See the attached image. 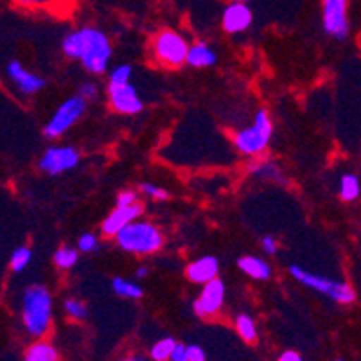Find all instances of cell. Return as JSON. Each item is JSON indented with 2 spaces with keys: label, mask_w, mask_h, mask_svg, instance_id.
<instances>
[{
  "label": "cell",
  "mask_w": 361,
  "mask_h": 361,
  "mask_svg": "<svg viewBox=\"0 0 361 361\" xmlns=\"http://www.w3.org/2000/svg\"><path fill=\"white\" fill-rule=\"evenodd\" d=\"M322 25L334 40L349 36V0H322Z\"/></svg>",
  "instance_id": "ba28073f"
},
{
  "label": "cell",
  "mask_w": 361,
  "mask_h": 361,
  "mask_svg": "<svg viewBox=\"0 0 361 361\" xmlns=\"http://www.w3.org/2000/svg\"><path fill=\"white\" fill-rule=\"evenodd\" d=\"M176 343H178V341H176L175 338H171V336L160 338L155 345H151L149 357L153 361H169V357H171V354H173V350H175Z\"/></svg>",
  "instance_id": "cb8c5ba5"
},
{
  "label": "cell",
  "mask_w": 361,
  "mask_h": 361,
  "mask_svg": "<svg viewBox=\"0 0 361 361\" xmlns=\"http://www.w3.org/2000/svg\"><path fill=\"white\" fill-rule=\"evenodd\" d=\"M139 191L142 192L144 196H147V198L159 200V202H164V200L169 198V192H167L166 189H162V187L155 185V183H151V182H142V183H140Z\"/></svg>",
  "instance_id": "f1b7e54d"
},
{
  "label": "cell",
  "mask_w": 361,
  "mask_h": 361,
  "mask_svg": "<svg viewBox=\"0 0 361 361\" xmlns=\"http://www.w3.org/2000/svg\"><path fill=\"white\" fill-rule=\"evenodd\" d=\"M277 361H304V360H302V356L297 353V350H284V353L279 356Z\"/></svg>",
  "instance_id": "d590c367"
},
{
  "label": "cell",
  "mask_w": 361,
  "mask_h": 361,
  "mask_svg": "<svg viewBox=\"0 0 361 361\" xmlns=\"http://www.w3.org/2000/svg\"><path fill=\"white\" fill-rule=\"evenodd\" d=\"M80 164V151L72 146H51L38 160V169L49 176L63 175Z\"/></svg>",
  "instance_id": "9c48e42d"
},
{
  "label": "cell",
  "mask_w": 361,
  "mask_h": 361,
  "mask_svg": "<svg viewBox=\"0 0 361 361\" xmlns=\"http://www.w3.org/2000/svg\"><path fill=\"white\" fill-rule=\"evenodd\" d=\"M338 195L343 202H354L361 196V180L357 175L347 173L340 178V185H338Z\"/></svg>",
  "instance_id": "ffe728a7"
},
{
  "label": "cell",
  "mask_w": 361,
  "mask_h": 361,
  "mask_svg": "<svg viewBox=\"0 0 361 361\" xmlns=\"http://www.w3.org/2000/svg\"><path fill=\"white\" fill-rule=\"evenodd\" d=\"M139 203V192L133 191V189H124L117 195L116 200V207H130Z\"/></svg>",
  "instance_id": "1f68e13d"
},
{
  "label": "cell",
  "mask_w": 361,
  "mask_h": 361,
  "mask_svg": "<svg viewBox=\"0 0 361 361\" xmlns=\"http://www.w3.org/2000/svg\"><path fill=\"white\" fill-rule=\"evenodd\" d=\"M261 248L264 250V254L277 255L279 254V241L274 238V235H264L261 241Z\"/></svg>",
  "instance_id": "d6a6232c"
},
{
  "label": "cell",
  "mask_w": 361,
  "mask_h": 361,
  "mask_svg": "<svg viewBox=\"0 0 361 361\" xmlns=\"http://www.w3.org/2000/svg\"><path fill=\"white\" fill-rule=\"evenodd\" d=\"M144 205L140 202L130 207H116V209L104 218V221L101 223V234L106 235V238H116L124 226L140 219Z\"/></svg>",
  "instance_id": "5bb4252c"
},
{
  "label": "cell",
  "mask_w": 361,
  "mask_h": 361,
  "mask_svg": "<svg viewBox=\"0 0 361 361\" xmlns=\"http://www.w3.org/2000/svg\"><path fill=\"white\" fill-rule=\"evenodd\" d=\"M111 290L117 297L121 298H130V300H140L144 297L142 286H139L135 281L124 277H116L111 281Z\"/></svg>",
  "instance_id": "d6986e66"
},
{
  "label": "cell",
  "mask_w": 361,
  "mask_h": 361,
  "mask_svg": "<svg viewBox=\"0 0 361 361\" xmlns=\"http://www.w3.org/2000/svg\"><path fill=\"white\" fill-rule=\"evenodd\" d=\"M225 282L221 279H214L212 282L205 284L202 288V293L200 297L192 302V311L198 314L200 318H209L214 317L221 311L223 304H225Z\"/></svg>",
  "instance_id": "8fae6325"
},
{
  "label": "cell",
  "mask_w": 361,
  "mask_h": 361,
  "mask_svg": "<svg viewBox=\"0 0 361 361\" xmlns=\"http://www.w3.org/2000/svg\"><path fill=\"white\" fill-rule=\"evenodd\" d=\"M78 96H81L87 101H94L99 97V85L94 83V81H85L78 88Z\"/></svg>",
  "instance_id": "4dcf8cb0"
},
{
  "label": "cell",
  "mask_w": 361,
  "mask_h": 361,
  "mask_svg": "<svg viewBox=\"0 0 361 361\" xmlns=\"http://www.w3.org/2000/svg\"><path fill=\"white\" fill-rule=\"evenodd\" d=\"M78 250L83 252V254H94V252L99 250V239H97V235L92 234V232L81 235L78 239Z\"/></svg>",
  "instance_id": "f546056e"
},
{
  "label": "cell",
  "mask_w": 361,
  "mask_h": 361,
  "mask_svg": "<svg viewBox=\"0 0 361 361\" xmlns=\"http://www.w3.org/2000/svg\"><path fill=\"white\" fill-rule=\"evenodd\" d=\"M16 8L27 9V11H42V9H52L60 4L61 0H11Z\"/></svg>",
  "instance_id": "4316f807"
},
{
  "label": "cell",
  "mask_w": 361,
  "mask_h": 361,
  "mask_svg": "<svg viewBox=\"0 0 361 361\" xmlns=\"http://www.w3.org/2000/svg\"><path fill=\"white\" fill-rule=\"evenodd\" d=\"M238 268L245 275H248L254 281H268L271 277V266L264 259L257 255H245L238 261Z\"/></svg>",
  "instance_id": "e0dca14e"
},
{
  "label": "cell",
  "mask_w": 361,
  "mask_h": 361,
  "mask_svg": "<svg viewBox=\"0 0 361 361\" xmlns=\"http://www.w3.org/2000/svg\"><path fill=\"white\" fill-rule=\"evenodd\" d=\"M31 248H27V246H18V248L13 250L11 257H9V268H11V271H15V274H20V271H24L25 268L31 264Z\"/></svg>",
  "instance_id": "d4e9b609"
},
{
  "label": "cell",
  "mask_w": 361,
  "mask_h": 361,
  "mask_svg": "<svg viewBox=\"0 0 361 361\" xmlns=\"http://www.w3.org/2000/svg\"><path fill=\"white\" fill-rule=\"evenodd\" d=\"M131 75H133V68L130 63H119L114 67L108 74V83H130Z\"/></svg>",
  "instance_id": "83f0119b"
},
{
  "label": "cell",
  "mask_w": 361,
  "mask_h": 361,
  "mask_svg": "<svg viewBox=\"0 0 361 361\" xmlns=\"http://www.w3.org/2000/svg\"><path fill=\"white\" fill-rule=\"evenodd\" d=\"M271 135H274L271 117L264 108H261L254 116L252 126L241 128L239 131H235L234 137H232V142H234V147L238 149V153L255 159V157H261L268 149Z\"/></svg>",
  "instance_id": "277c9868"
},
{
  "label": "cell",
  "mask_w": 361,
  "mask_h": 361,
  "mask_svg": "<svg viewBox=\"0 0 361 361\" xmlns=\"http://www.w3.org/2000/svg\"><path fill=\"white\" fill-rule=\"evenodd\" d=\"M169 361H189V356H187V345H183V343H176Z\"/></svg>",
  "instance_id": "e575fe53"
},
{
  "label": "cell",
  "mask_w": 361,
  "mask_h": 361,
  "mask_svg": "<svg viewBox=\"0 0 361 361\" xmlns=\"http://www.w3.org/2000/svg\"><path fill=\"white\" fill-rule=\"evenodd\" d=\"M234 326L239 336H241L246 343H254V341H257V334H259L257 324H255V320L250 317V314H246V313L238 314V317H235Z\"/></svg>",
  "instance_id": "7402d4cb"
},
{
  "label": "cell",
  "mask_w": 361,
  "mask_h": 361,
  "mask_svg": "<svg viewBox=\"0 0 361 361\" xmlns=\"http://www.w3.org/2000/svg\"><path fill=\"white\" fill-rule=\"evenodd\" d=\"M114 239L121 250H124L126 254L140 255V257L157 254L164 246L162 231L146 219H137V221L130 223Z\"/></svg>",
  "instance_id": "3957f363"
},
{
  "label": "cell",
  "mask_w": 361,
  "mask_h": 361,
  "mask_svg": "<svg viewBox=\"0 0 361 361\" xmlns=\"http://www.w3.org/2000/svg\"><path fill=\"white\" fill-rule=\"evenodd\" d=\"M187 356L189 361H205L207 354L200 345H187Z\"/></svg>",
  "instance_id": "836d02e7"
},
{
  "label": "cell",
  "mask_w": 361,
  "mask_h": 361,
  "mask_svg": "<svg viewBox=\"0 0 361 361\" xmlns=\"http://www.w3.org/2000/svg\"><path fill=\"white\" fill-rule=\"evenodd\" d=\"M336 361H343V360H341V357H338V360Z\"/></svg>",
  "instance_id": "ab89813d"
},
{
  "label": "cell",
  "mask_w": 361,
  "mask_h": 361,
  "mask_svg": "<svg viewBox=\"0 0 361 361\" xmlns=\"http://www.w3.org/2000/svg\"><path fill=\"white\" fill-rule=\"evenodd\" d=\"M219 274V261L214 255H203V257L195 259L189 262L185 268V277L192 282V284H200L205 286L214 279H218Z\"/></svg>",
  "instance_id": "9a60e30c"
},
{
  "label": "cell",
  "mask_w": 361,
  "mask_h": 361,
  "mask_svg": "<svg viewBox=\"0 0 361 361\" xmlns=\"http://www.w3.org/2000/svg\"><path fill=\"white\" fill-rule=\"evenodd\" d=\"M24 361H60V353L47 340H36L25 349Z\"/></svg>",
  "instance_id": "ac0fdd59"
},
{
  "label": "cell",
  "mask_w": 361,
  "mask_h": 361,
  "mask_svg": "<svg viewBox=\"0 0 361 361\" xmlns=\"http://www.w3.org/2000/svg\"><path fill=\"white\" fill-rule=\"evenodd\" d=\"M189 47L191 44L185 36L175 29H162L151 40V54L157 63L166 68H178L187 63Z\"/></svg>",
  "instance_id": "5b68a950"
},
{
  "label": "cell",
  "mask_w": 361,
  "mask_h": 361,
  "mask_svg": "<svg viewBox=\"0 0 361 361\" xmlns=\"http://www.w3.org/2000/svg\"><path fill=\"white\" fill-rule=\"evenodd\" d=\"M78 259H80V250L72 248V246H60L54 252V264L60 270H71V268H74L78 264Z\"/></svg>",
  "instance_id": "603a6c76"
},
{
  "label": "cell",
  "mask_w": 361,
  "mask_h": 361,
  "mask_svg": "<svg viewBox=\"0 0 361 361\" xmlns=\"http://www.w3.org/2000/svg\"><path fill=\"white\" fill-rule=\"evenodd\" d=\"M254 13L245 2H228L221 13V27L228 35H241L250 29Z\"/></svg>",
  "instance_id": "4fadbf2b"
},
{
  "label": "cell",
  "mask_w": 361,
  "mask_h": 361,
  "mask_svg": "<svg viewBox=\"0 0 361 361\" xmlns=\"http://www.w3.org/2000/svg\"><path fill=\"white\" fill-rule=\"evenodd\" d=\"M6 74H8L13 87L20 92L22 96H35L40 90H44L45 87L44 78L35 74V72L27 71L18 60L8 61V65H6Z\"/></svg>",
  "instance_id": "7c38bea8"
},
{
  "label": "cell",
  "mask_w": 361,
  "mask_h": 361,
  "mask_svg": "<svg viewBox=\"0 0 361 361\" xmlns=\"http://www.w3.org/2000/svg\"><path fill=\"white\" fill-rule=\"evenodd\" d=\"M88 101L83 99L81 96H78V94L68 97L67 101H63L60 106L56 108V111L51 116V119L47 121V124L44 126V135L51 140L63 137L65 133L85 116Z\"/></svg>",
  "instance_id": "52a82bcc"
},
{
  "label": "cell",
  "mask_w": 361,
  "mask_h": 361,
  "mask_svg": "<svg viewBox=\"0 0 361 361\" xmlns=\"http://www.w3.org/2000/svg\"><path fill=\"white\" fill-rule=\"evenodd\" d=\"M20 314L29 336L42 340L52 324V295L44 284H31L22 293Z\"/></svg>",
  "instance_id": "7a4b0ae2"
},
{
  "label": "cell",
  "mask_w": 361,
  "mask_h": 361,
  "mask_svg": "<svg viewBox=\"0 0 361 361\" xmlns=\"http://www.w3.org/2000/svg\"><path fill=\"white\" fill-rule=\"evenodd\" d=\"M231 2H245V4H248L250 0H231Z\"/></svg>",
  "instance_id": "f35d334b"
},
{
  "label": "cell",
  "mask_w": 361,
  "mask_h": 361,
  "mask_svg": "<svg viewBox=\"0 0 361 361\" xmlns=\"http://www.w3.org/2000/svg\"><path fill=\"white\" fill-rule=\"evenodd\" d=\"M106 96L111 110L121 114V116H135V114H140L144 108L139 92L131 83H108Z\"/></svg>",
  "instance_id": "30bf717a"
},
{
  "label": "cell",
  "mask_w": 361,
  "mask_h": 361,
  "mask_svg": "<svg viewBox=\"0 0 361 361\" xmlns=\"http://www.w3.org/2000/svg\"><path fill=\"white\" fill-rule=\"evenodd\" d=\"M61 51L68 60L80 61L92 75H101L108 71L114 56V47L106 32L94 25L72 29L61 40Z\"/></svg>",
  "instance_id": "6da1fadb"
},
{
  "label": "cell",
  "mask_w": 361,
  "mask_h": 361,
  "mask_svg": "<svg viewBox=\"0 0 361 361\" xmlns=\"http://www.w3.org/2000/svg\"><path fill=\"white\" fill-rule=\"evenodd\" d=\"M121 361H147L146 357H142V356H137V354H133V356H126V357H123V360Z\"/></svg>",
  "instance_id": "74e56055"
},
{
  "label": "cell",
  "mask_w": 361,
  "mask_h": 361,
  "mask_svg": "<svg viewBox=\"0 0 361 361\" xmlns=\"http://www.w3.org/2000/svg\"><path fill=\"white\" fill-rule=\"evenodd\" d=\"M290 275L297 282H300L302 286L310 288V290L318 291V293L326 295L331 300L336 304H353L356 300V293L353 288L343 281H336L333 277H326V275H318L313 271L304 270L302 266L291 264Z\"/></svg>",
  "instance_id": "8992f818"
},
{
  "label": "cell",
  "mask_w": 361,
  "mask_h": 361,
  "mask_svg": "<svg viewBox=\"0 0 361 361\" xmlns=\"http://www.w3.org/2000/svg\"><path fill=\"white\" fill-rule=\"evenodd\" d=\"M63 310L67 317H71L72 320L81 322L88 317V306L80 298H67L63 302Z\"/></svg>",
  "instance_id": "484cf974"
},
{
  "label": "cell",
  "mask_w": 361,
  "mask_h": 361,
  "mask_svg": "<svg viewBox=\"0 0 361 361\" xmlns=\"http://www.w3.org/2000/svg\"><path fill=\"white\" fill-rule=\"evenodd\" d=\"M248 171H250L252 175H255L261 180H271V182L284 183L282 182L284 176L281 175V169H279L277 164L268 162V160H264V162H252L250 167H248Z\"/></svg>",
  "instance_id": "44dd1931"
},
{
  "label": "cell",
  "mask_w": 361,
  "mask_h": 361,
  "mask_svg": "<svg viewBox=\"0 0 361 361\" xmlns=\"http://www.w3.org/2000/svg\"><path fill=\"white\" fill-rule=\"evenodd\" d=\"M147 275H149V268H147V266H140V268H137L135 271L137 279H146Z\"/></svg>",
  "instance_id": "8d00e7d4"
},
{
  "label": "cell",
  "mask_w": 361,
  "mask_h": 361,
  "mask_svg": "<svg viewBox=\"0 0 361 361\" xmlns=\"http://www.w3.org/2000/svg\"><path fill=\"white\" fill-rule=\"evenodd\" d=\"M218 63V52L214 47H211L205 42H195L189 47V54H187V63L192 68H209L214 67Z\"/></svg>",
  "instance_id": "2e32d148"
}]
</instances>
